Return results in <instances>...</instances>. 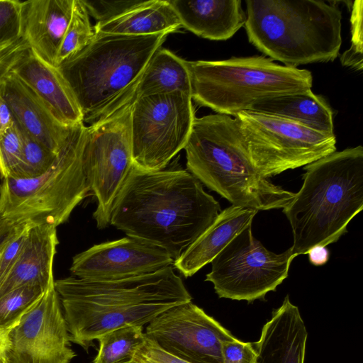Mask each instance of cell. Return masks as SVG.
<instances>
[{
	"label": "cell",
	"mask_w": 363,
	"mask_h": 363,
	"mask_svg": "<svg viewBox=\"0 0 363 363\" xmlns=\"http://www.w3.org/2000/svg\"><path fill=\"white\" fill-rule=\"evenodd\" d=\"M55 284L8 333L7 363H70L76 357Z\"/></svg>",
	"instance_id": "obj_14"
},
{
	"label": "cell",
	"mask_w": 363,
	"mask_h": 363,
	"mask_svg": "<svg viewBox=\"0 0 363 363\" xmlns=\"http://www.w3.org/2000/svg\"><path fill=\"white\" fill-rule=\"evenodd\" d=\"M182 27L169 0H143L123 14L94 26L96 34L125 35L169 34Z\"/></svg>",
	"instance_id": "obj_23"
},
{
	"label": "cell",
	"mask_w": 363,
	"mask_h": 363,
	"mask_svg": "<svg viewBox=\"0 0 363 363\" xmlns=\"http://www.w3.org/2000/svg\"><path fill=\"white\" fill-rule=\"evenodd\" d=\"M143 327L129 325L100 336L99 347L92 363H127L131 362L137 348L144 342Z\"/></svg>",
	"instance_id": "obj_26"
},
{
	"label": "cell",
	"mask_w": 363,
	"mask_h": 363,
	"mask_svg": "<svg viewBox=\"0 0 363 363\" xmlns=\"http://www.w3.org/2000/svg\"><path fill=\"white\" fill-rule=\"evenodd\" d=\"M58 243L57 228L30 224L17 262L0 284V297L21 286H38L46 290L53 285V261Z\"/></svg>",
	"instance_id": "obj_20"
},
{
	"label": "cell",
	"mask_w": 363,
	"mask_h": 363,
	"mask_svg": "<svg viewBox=\"0 0 363 363\" xmlns=\"http://www.w3.org/2000/svg\"><path fill=\"white\" fill-rule=\"evenodd\" d=\"M182 26L211 40H226L245 26L240 0H169Z\"/></svg>",
	"instance_id": "obj_21"
},
{
	"label": "cell",
	"mask_w": 363,
	"mask_h": 363,
	"mask_svg": "<svg viewBox=\"0 0 363 363\" xmlns=\"http://www.w3.org/2000/svg\"><path fill=\"white\" fill-rule=\"evenodd\" d=\"M127 363H133V362L131 361V362H127Z\"/></svg>",
	"instance_id": "obj_42"
},
{
	"label": "cell",
	"mask_w": 363,
	"mask_h": 363,
	"mask_svg": "<svg viewBox=\"0 0 363 363\" xmlns=\"http://www.w3.org/2000/svg\"><path fill=\"white\" fill-rule=\"evenodd\" d=\"M15 124V118L13 113L4 100L0 95V135L10 129Z\"/></svg>",
	"instance_id": "obj_38"
},
{
	"label": "cell",
	"mask_w": 363,
	"mask_h": 363,
	"mask_svg": "<svg viewBox=\"0 0 363 363\" xmlns=\"http://www.w3.org/2000/svg\"><path fill=\"white\" fill-rule=\"evenodd\" d=\"M191 95L199 105L235 117L259 101L304 92L313 86L312 73L287 67L262 55L217 61H188Z\"/></svg>",
	"instance_id": "obj_7"
},
{
	"label": "cell",
	"mask_w": 363,
	"mask_h": 363,
	"mask_svg": "<svg viewBox=\"0 0 363 363\" xmlns=\"http://www.w3.org/2000/svg\"><path fill=\"white\" fill-rule=\"evenodd\" d=\"M73 6L74 0H30L21 4L22 36L36 55L55 67Z\"/></svg>",
	"instance_id": "obj_19"
},
{
	"label": "cell",
	"mask_w": 363,
	"mask_h": 363,
	"mask_svg": "<svg viewBox=\"0 0 363 363\" xmlns=\"http://www.w3.org/2000/svg\"><path fill=\"white\" fill-rule=\"evenodd\" d=\"M21 131L23 140L21 160L13 177L10 178L30 179L40 176L52 165L61 152L55 154L33 138Z\"/></svg>",
	"instance_id": "obj_29"
},
{
	"label": "cell",
	"mask_w": 363,
	"mask_h": 363,
	"mask_svg": "<svg viewBox=\"0 0 363 363\" xmlns=\"http://www.w3.org/2000/svg\"><path fill=\"white\" fill-rule=\"evenodd\" d=\"M174 262L164 250L128 236L76 255L69 269L79 279L116 280L153 273Z\"/></svg>",
	"instance_id": "obj_15"
},
{
	"label": "cell",
	"mask_w": 363,
	"mask_h": 363,
	"mask_svg": "<svg viewBox=\"0 0 363 363\" xmlns=\"http://www.w3.org/2000/svg\"><path fill=\"white\" fill-rule=\"evenodd\" d=\"M21 225L0 217V251L16 234Z\"/></svg>",
	"instance_id": "obj_39"
},
{
	"label": "cell",
	"mask_w": 363,
	"mask_h": 363,
	"mask_svg": "<svg viewBox=\"0 0 363 363\" xmlns=\"http://www.w3.org/2000/svg\"><path fill=\"white\" fill-rule=\"evenodd\" d=\"M291 247L277 254L268 250L252 233V224L238 233L211 262L205 281L219 298L248 303L264 299L288 277L296 257Z\"/></svg>",
	"instance_id": "obj_11"
},
{
	"label": "cell",
	"mask_w": 363,
	"mask_h": 363,
	"mask_svg": "<svg viewBox=\"0 0 363 363\" xmlns=\"http://www.w3.org/2000/svg\"><path fill=\"white\" fill-rule=\"evenodd\" d=\"M174 91L191 94L188 61L160 47L143 72L135 97Z\"/></svg>",
	"instance_id": "obj_25"
},
{
	"label": "cell",
	"mask_w": 363,
	"mask_h": 363,
	"mask_svg": "<svg viewBox=\"0 0 363 363\" xmlns=\"http://www.w3.org/2000/svg\"><path fill=\"white\" fill-rule=\"evenodd\" d=\"M82 135L40 176L1 179L0 217L18 224L55 228L68 220L90 191Z\"/></svg>",
	"instance_id": "obj_8"
},
{
	"label": "cell",
	"mask_w": 363,
	"mask_h": 363,
	"mask_svg": "<svg viewBox=\"0 0 363 363\" xmlns=\"http://www.w3.org/2000/svg\"><path fill=\"white\" fill-rule=\"evenodd\" d=\"M308 337L299 309L287 295L254 342V363H304Z\"/></svg>",
	"instance_id": "obj_18"
},
{
	"label": "cell",
	"mask_w": 363,
	"mask_h": 363,
	"mask_svg": "<svg viewBox=\"0 0 363 363\" xmlns=\"http://www.w3.org/2000/svg\"><path fill=\"white\" fill-rule=\"evenodd\" d=\"M168 34H96L80 52L57 69L72 89L89 125L133 102L143 72Z\"/></svg>",
	"instance_id": "obj_5"
},
{
	"label": "cell",
	"mask_w": 363,
	"mask_h": 363,
	"mask_svg": "<svg viewBox=\"0 0 363 363\" xmlns=\"http://www.w3.org/2000/svg\"><path fill=\"white\" fill-rule=\"evenodd\" d=\"M220 211L187 169L147 171L133 165L114 201L110 224L164 250L175 261Z\"/></svg>",
	"instance_id": "obj_1"
},
{
	"label": "cell",
	"mask_w": 363,
	"mask_h": 363,
	"mask_svg": "<svg viewBox=\"0 0 363 363\" xmlns=\"http://www.w3.org/2000/svg\"><path fill=\"white\" fill-rule=\"evenodd\" d=\"M303 184L283 208L296 255L327 246L347 233L363 208V147L335 151L304 166Z\"/></svg>",
	"instance_id": "obj_4"
},
{
	"label": "cell",
	"mask_w": 363,
	"mask_h": 363,
	"mask_svg": "<svg viewBox=\"0 0 363 363\" xmlns=\"http://www.w3.org/2000/svg\"><path fill=\"white\" fill-rule=\"evenodd\" d=\"M71 342L87 352L94 340L115 329L143 327L192 297L172 266L116 280L69 277L55 281Z\"/></svg>",
	"instance_id": "obj_2"
},
{
	"label": "cell",
	"mask_w": 363,
	"mask_h": 363,
	"mask_svg": "<svg viewBox=\"0 0 363 363\" xmlns=\"http://www.w3.org/2000/svg\"><path fill=\"white\" fill-rule=\"evenodd\" d=\"M30 224L23 223L0 251V284L17 262L26 242Z\"/></svg>",
	"instance_id": "obj_34"
},
{
	"label": "cell",
	"mask_w": 363,
	"mask_h": 363,
	"mask_svg": "<svg viewBox=\"0 0 363 363\" xmlns=\"http://www.w3.org/2000/svg\"><path fill=\"white\" fill-rule=\"evenodd\" d=\"M11 72L40 99L61 123L75 125L83 123L80 108L64 77L30 48L18 57Z\"/></svg>",
	"instance_id": "obj_17"
},
{
	"label": "cell",
	"mask_w": 363,
	"mask_h": 363,
	"mask_svg": "<svg viewBox=\"0 0 363 363\" xmlns=\"http://www.w3.org/2000/svg\"><path fill=\"white\" fill-rule=\"evenodd\" d=\"M82 1L89 15L96 19V23H101L111 20L143 1V0Z\"/></svg>",
	"instance_id": "obj_33"
},
{
	"label": "cell",
	"mask_w": 363,
	"mask_h": 363,
	"mask_svg": "<svg viewBox=\"0 0 363 363\" xmlns=\"http://www.w3.org/2000/svg\"><path fill=\"white\" fill-rule=\"evenodd\" d=\"M9 331L0 328V363H7L6 350Z\"/></svg>",
	"instance_id": "obj_41"
},
{
	"label": "cell",
	"mask_w": 363,
	"mask_h": 363,
	"mask_svg": "<svg viewBox=\"0 0 363 363\" xmlns=\"http://www.w3.org/2000/svg\"><path fill=\"white\" fill-rule=\"evenodd\" d=\"M21 4L18 0H0V48L23 37Z\"/></svg>",
	"instance_id": "obj_32"
},
{
	"label": "cell",
	"mask_w": 363,
	"mask_h": 363,
	"mask_svg": "<svg viewBox=\"0 0 363 363\" xmlns=\"http://www.w3.org/2000/svg\"><path fill=\"white\" fill-rule=\"evenodd\" d=\"M184 149L187 170L233 206L257 211L284 208L294 197L255 169L236 117L195 118Z\"/></svg>",
	"instance_id": "obj_3"
},
{
	"label": "cell",
	"mask_w": 363,
	"mask_h": 363,
	"mask_svg": "<svg viewBox=\"0 0 363 363\" xmlns=\"http://www.w3.org/2000/svg\"><path fill=\"white\" fill-rule=\"evenodd\" d=\"M28 48H29L28 43L23 37L13 43L0 48V89L16 60Z\"/></svg>",
	"instance_id": "obj_37"
},
{
	"label": "cell",
	"mask_w": 363,
	"mask_h": 363,
	"mask_svg": "<svg viewBox=\"0 0 363 363\" xmlns=\"http://www.w3.org/2000/svg\"><path fill=\"white\" fill-rule=\"evenodd\" d=\"M46 290L38 286H25L13 289L1 296L0 328L10 330L17 325Z\"/></svg>",
	"instance_id": "obj_28"
},
{
	"label": "cell",
	"mask_w": 363,
	"mask_h": 363,
	"mask_svg": "<svg viewBox=\"0 0 363 363\" xmlns=\"http://www.w3.org/2000/svg\"><path fill=\"white\" fill-rule=\"evenodd\" d=\"M195 118L190 93L174 91L135 97L130 112L134 166L147 171L165 169L184 148Z\"/></svg>",
	"instance_id": "obj_10"
},
{
	"label": "cell",
	"mask_w": 363,
	"mask_h": 363,
	"mask_svg": "<svg viewBox=\"0 0 363 363\" xmlns=\"http://www.w3.org/2000/svg\"><path fill=\"white\" fill-rule=\"evenodd\" d=\"M258 211L230 206L221 211L213 223L174 261V267L185 277L196 274L246 226L252 224Z\"/></svg>",
	"instance_id": "obj_22"
},
{
	"label": "cell",
	"mask_w": 363,
	"mask_h": 363,
	"mask_svg": "<svg viewBox=\"0 0 363 363\" xmlns=\"http://www.w3.org/2000/svg\"><path fill=\"white\" fill-rule=\"evenodd\" d=\"M251 111L286 118L320 132L334 133L331 107L324 97L311 89L262 100Z\"/></svg>",
	"instance_id": "obj_24"
},
{
	"label": "cell",
	"mask_w": 363,
	"mask_h": 363,
	"mask_svg": "<svg viewBox=\"0 0 363 363\" xmlns=\"http://www.w3.org/2000/svg\"><path fill=\"white\" fill-rule=\"evenodd\" d=\"M131 105L85 125L82 132L86 175L97 201L93 216L99 229L110 224L114 201L134 165L130 144Z\"/></svg>",
	"instance_id": "obj_12"
},
{
	"label": "cell",
	"mask_w": 363,
	"mask_h": 363,
	"mask_svg": "<svg viewBox=\"0 0 363 363\" xmlns=\"http://www.w3.org/2000/svg\"><path fill=\"white\" fill-rule=\"evenodd\" d=\"M249 42L284 66L334 61L342 45V12L318 0H247Z\"/></svg>",
	"instance_id": "obj_6"
},
{
	"label": "cell",
	"mask_w": 363,
	"mask_h": 363,
	"mask_svg": "<svg viewBox=\"0 0 363 363\" xmlns=\"http://www.w3.org/2000/svg\"><path fill=\"white\" fill-rule=\"evenodd\" d=\"M89 16L82 1L74 0L72 17L57 55L55 67L77 55L94 40L95 31Z\"/></svg>",
	"instance_id": "obj_27"
},
{
	"label": "cell",
	"mask_w": 363,
	"mask_h": 363,
	"mask_svg": "<svg viewBox=\"0 0 363 363\" xmlns=\"http://www.w3.org/2000/svg\"><path fill=\"white\" fill-rule=\"evenodd\" d=\"M235 117L240 123L251 161L264 178L304 167L336 151L335 133L254 111H242Z\"/></svg>",
	"instance_id": "obj_9"
},
{
	"label": "cell",
	"mask_w": 363,
	"mask_h": 363,
	"mask_svg": "<svg viewBox=\"0 0 363 363\" xmlns=\"http://www.w3.org/2000/svg\"><path fill=\"white\" fill-rule=\"evenodd\" d=\"M23 140L22 133L15 124L0 135V178L13 177L21 162Z\"/></svg>",
	"instance_id": "obj_31"
},
{
	"label": "cell",
	"mask_w": 363,
	"mask_h": 363,
	"mask_svg": "<svg viewBox=\"0 0 363 363\" xmlns=\"http://www.w3.org/2000/svg\"><path fill=\"white\" fill-rule=\"evenodd\" d=\"M0 95L9 106L16 124L55 154H60L82 134L84 123L75 125L61 123L40 98L14 74L10 72Z\"/></svg>",
	"instance_id": "obj_16"
},
{
	"label": "cell",
	"mask_w": 363,
	"mask_h": 363,
	"mask_svg": "<svg viewBox=\"0 0 363 363\" xmlns=\"http://www.w3.org/2000/svg\"><path fill=\"white\" fill-rule=\"evenodd\" d=\"M309 262L315 266H322L328 262L330 251L325 246L315 245L307 252Z\"/></svg>",
	"instance_id": "obj_40"
},
{
	"label": "cell",
	"mask_w": 363,
	"mask_h": 363,
	"mask_svg": "<svg viewBox=\"0 0 363 363\" xmlns=\"http://www.w3.org/2000/svg\"><path fill=\"white\" fill-rule=\"evenodd\" d=\"M351 46L340 55L342 66L356 71L363 68V1L350 5Z\"/></svg>",
	"instance_id": "obj_30"
},
{
	"label": "cell",
	"mask_w": 363,
	"mask_h": 363,
	"mask_svg": "<svg viewBox=\"0 0 363 363\" xmlns=\"http://www.w3.org/2000/svg\"><path fill=\"white\" fill-rule=\"evenodd\" d=\"M223 363H254L256 352L252 342H245L235 337L222 342Z\"/></svg>",
	"instance_id": "obj_35"
},
{
	"label": "cell",
	"mask_w": 363,
	"mask_h": 363,
	"mask_svg": "<svg viewBox=\"0 0 363 363\" xmlns=\"http://www.w3.org/2000/svg\"><path fill=\"white\" fill-rule=\"evenodd\" d=\"M145 334L166 352L190 363H223L222 342L235 337L191 301L160 313Z\"/></svg>",
	"instance_id": "obj_13"
},
{
	"label": "cell",
	"mask_w": 363,
	"mask_h": 363,
	"mask_svg": "<svg viewBox=\"0 0 363 363\" xmlns=\"http://www.w3.org/2000/svg\"><path fill=\"white\" fill-rule=\"evenodd\" d=\"M132 362L133 363H190L166 352L147 337L137 348Z\"/></svg>",
	"instance_id": "obj_36"
}]
</instances>
